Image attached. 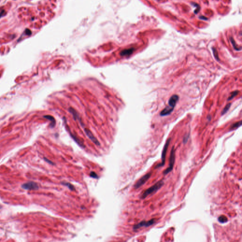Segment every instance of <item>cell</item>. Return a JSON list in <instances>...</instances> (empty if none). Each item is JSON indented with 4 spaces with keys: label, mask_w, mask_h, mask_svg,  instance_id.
<instances>
[{
    "label": "cell",
    "mask_w": 242,
    "mask_h": 242,
    "mask_svg": "<svg viewBox=\"0 0 242 242\" xmlns=\"http://www.w3.org/2000/svg\"><path fill=\"white\" fill-rule=\"evenodd\" d=\"M212 51H213V54H214V57L215 58H216V59L217 60H219V57L218 56V52L216 50V48H212Z\"/></svg>",
    "instance_id": "17"
},
{
    "label": "cell",
    "mask_w": 242,
    "mask_h": 242,
    "mask_svg": "<svg viewBox=\"0 0 242 242\" xmlns=\"http://www.w3.org/2000/svg\"><path fill=\"white\" fill-rule=\"evenodd\" d=\"M230 40H231V43H232V45H233V46H234V48H235L236 50H237V51H239V50H241V48H239V47H237V46L236 45V44L235 41H234V39H233L232 37H231V38H230Z\"/></svg>",
    "instance_id": "16"
},
{
    "label": "cell",
    "mask_w": 242,
    "mask_h": 242,
    "mask_svg": "<svg viewBox=\"0 0 242 242\" xmlns=\"http://www.w3.org/2000/svg\"><path fill=\"white\" fill-rule=\"evenodd\" d=\"M241 125V121H238V122H237L236 123L233 124L230 127V130H233L236 129L238 128L239 127H240Z\"/></svg>",
    "instance_id": "10"
},
{
    "label": "cell",
    "mask_w": 242,
    "mask_h": 242,
    "mask_svg": "<svg viewBox=\"0 0 242 242\" xmlns=\"http://www.w3.org/2000/svg\"><path fill=\"white\" fill-rule=\"evenodd\" d=\"M5 14H6V12L4 10H3V9L0 10V18L5 15Z\"/></svg>",
    "instance_id": "19"
},
{
    "label": "cell",
    "mask_w": 242,
    "mask_h": 242,
    "mask_svg": "<svg viewBox=\"0 0 242 242\" xmlns=\"http://www.w3.org/2000/svg\"><path fill=\"white\" fill-rule=\"evenodd\" d=\"M156 221V219L153 218L151 219V220L146 221H142L139 223L135 225V226H133V230H137L138 229H139L140 227H149L151 226H152L153 225Z\"/></svg>",
    "instance_id": "5"
},
{
    "label": "cell",
    "mask_w": 242,
    "mask_h": 242,
    "mask_svg": "<svg viewBox=\"0 0 242 242\" xmlns=\"http://www.w3.org/2000/svg\"><path fill=\"white\" fill-rule=\"evenodd\" d=\"M151 176V173L150 172L144 176H143L141 178H140L136 183L134 185V187L135 189H137L142 186L143 184H144L150 178Z\"/></svg>",
    "instance_id": "4"
},
{
    "label": "cell",
    "mask_w": 242,
    "mask_h": 242,
    "mask_svg": "<svg viewBox=\"0 0 242 242\" xmlns=\"http://www.w3.org/2000/svg\"><path fill=\"white\" fill-rule=\"evenodd\" d=\"M133 49H129V50H127L125 51H123L122 52V55H130L131 54H132V53L133 52Z\"/></svg>",
    "instance_id": "15"
},
{
    "label": "cell",
    "mask_w": 242,
    "mask_h": 242,
    "mask_svg": "<svg viewBox=\"0 0 242 242\" xmlns=\"http://www.w3.org/2000/svg\"><path fill=\"white\" fill-rule=\"evenodd\" d=\"M85 132L87 135V136H88L89 137V138L91 139V140L97 145H98V146H99L100 145V143L99 142V141L97 140V139L93 136V135L92 134V133H91L90 131H89V130H85Z\"/></svg>",
    "instance_id": "9"
},
{
    "label": "cell",
    "mask_w": 242,
    "mask_h": 242,
    "mask_svg": "<svg viewBox=\"0 0 242 242\" xmlns=\"http://www.w3.org/2000/svg\"><path fill=\"white\" fill-rule=\"evenodd\" d=\"M21 187L25 190H37L39 188L38 184L34 182H30L24 183Z\"/></svg>",
    "instance_id": "6"
},
{
    "label": "cell",
    "mask_w": 242,
    "mask_h": 242,
    "mask_svg": "<svg viewBox=\"0 0 242 242\" xmlns=\"http://www.w3.org/2000/svg\"><path fill=\"white\" fill-rule=\"evenodd\" d=\"M164 184V182L163 180H160L159 181L157 182L154 185H153V186H152L149 188L147 189L142 194L140 197L142 199H144L146 198L148 196L151 195V194L155 193L163 186Z\"/></svg>",
    "instance_id": "1"
},
{
    "label": "cell",
    "mask_w": 242,
    "mask_h": 242,
    "mask_svg": "<svg viewBox=\"0 0 242 242\" xmlns=\"http://www.w3.org/2000/svg\"><path fill=\"white\" fill-rule=\"evenodd\" d=\"M231 106V103H229V104H227L226 106L225 107V108L223 109V110H222V113H221V115H224V114H225L228 111V110L229 109V108H230Z\"/></svg>",
    "instance_id": "13"
},
{
    "label": "cell",
    "mask_w": 242,
    "mask_h": 242,
    "mask_svg": "<svg viewBox=\"0 0 242 242\" xmlns=\"http://www.w3.org/2000/svg\"><path fill=\"white\" fill-rule=\"evenodd\" d=\"M175 160V147H174V146H173L172 150H171V153H170V158H169V163L168 167L163 172V174L164 175H166L172 171V170L173 169Z\"/></svg>",
    "instance_id": "2"
},
{
    "label": "cell",
    "mask_w": 242,
    "mask_h": 242,
    "mask_svg": "<svg viewBox=\"0 0 242 242\" xmlns=\"http://www.w3.org/2000/svg\"><path fill=\"white\" fill-rule=\"evenodd\" d=\"M62 184H63V185H65L66 186H67L72 191H74L75 190V187L74 186H73L72 184H71V183H69V182H62L61 183Z\"/></svg>",
    "instance_id": "11"
},
{
    "label": "cell",
    "mask_w": 242,
    "mask_h": 242,
    "mask_svg": "<svg viewBox=\"0 0 242 242\" xmlns=\"http://www.w3.org/2000/svg\"><path fill=\"white\" fill-rule=\"evenodd\" d=\"M90 176L91 177L94 178H98V177L97 174L96 173H95L94 172H91L90 173Z\"/></svg>",
    "instance_id": "18"
},
{
    "label": "cell",
    "mask_w": 242,
    "mask_h": 242,
    "mask_svg": "<svg viewBox=\"0 0 242 242\" xmlns=\"http://www.w3.org/2000/svg\"><path fill=\"white\" fill-rule=\"evenodd\" d=\"M199 18H200L201 19H203V20H208V18H206V17H204V16H200V17Z\"/></svg>",
    "instance_id": "22"
},
{
    "label": "cell",
    "mask_w": 242,
    "mask_h": 242,
    "mask_svg": "<svg viewBox=\"0 0 242 242\" xmlns=\"http://www.w3.org/2000/svg\"><path fill=\"white\" fill-rule=\"evenodd\" d=\"M171 141V139L169 138L166 141V143L164 147L162 153V156H161V162L160 164H157L156 166H155V168H158L160 167L163 166H164L165 164V160H166V152L167 151L168 146L169 145V143Z\"/></svg>",
    "instance_id": "3"
},
{
    "label": "cell",
    "mask_w": 242,
    "mask_h": 242,
    "mask_svg": "<svg viewBox=\"0 0 242 242\" xmlns=\"http://www.w3.org/2000/svg\"><path fill=\"white\" fill-rule=\"evenodd\" d=\"M218 220L219 222L221 223H225L227 221V217L224 216H221L218 218Z\"/></svg>",
    "instance_id": "12"
},
{
    "label": "cell",
    "mask_w": 242,
    "mask_h": 242,
    "mask_svg": "<svg viewBox=\"0 0 242 242\" xmlns=\"http://www.w3.org/2000/svg\"><path fill=\"white\" fill-rule=\"evenodd\" d=\"M25 33H26V35H29V36L31 34V33H31V31L30 30H29V29H27V30H25Z\"/></svg>",
    "instance_id": "21"
},
{
    "label": "cell",
    "mask_w": 242,
    "mask_h": 242,
    "mask_svg": "<svg viewBox=\"0 0 242 242\" xmlns=\"http://www.w3.org/2000/svg\"><path fill=\"white\" fill-rule=\"evenodd\" d=\"M174 108H173L171 106H167L165 109H164L160 113V115L162 116H166L169 115L173 110Z\"/></svg>",
    "instance_id": "8"
},
{
    "label": "cell",
    "mask_w": 242,
    "mask_h": 242,
    "mask_svg": "<svg viewBox=\"0 0 242 242\" xmlns=\"http://www.w3.org/2000/svg\"><path fill=\"white\" fill-rule=\"evenodd\" d=\"M239 93V91H233L231 93V96L229 97V98H228V100L229 101V100H231V99H232L234 97H235L236 95H237V94Z\"/></svg>",
    "instance_id": "14"
},
{
    "label": "cell",
    "mask_w": 242,
    "mask_h": 242,
    "mask_svg": "<svg viewBox=\"0 0 242 242\" xmlns=\"http://www.w3.org/2000/svg\"><path fill=\"white\" fill-rule=\"evenodd\" d=\"M179 99V96L176 95H173L169 99L168 101L169 106L173 108H174L177 102Z\"/></svg>",
    "instance_id": "7"
},
{
    "label": "cell",
    "mask_w": 242,
    "mask_h": 242,
    "mask_svg": "<svg viewBox=\"0 0 242 242\" xmlns=\"http://www.w3.org/2000/svg\"><path fill=\"white\" fill-rule=\"evenodd\" d=\"M44 159H45V161H46V162H47L48 163H49V164H51V165H54V164L53 163V162H52L51 161L49 160L48 159L46 158V157H44Z\"/></svg>",
    "instance_id": "20"
}]
</instances>
